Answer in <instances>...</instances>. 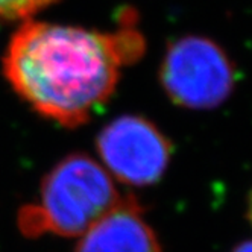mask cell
I'll use <instances>...</instances> for the list:
<instances>
[{"label": "cell", "mask_w": 252, "mask_h": 252, "mask_svg": "<svg viewBox=\"0 0 252 252\" xmlns=\"http://www.w3.org/2000/svg\"><path fill=\"white\" fill-rule=\"evenodd\" d=\"M145 50L131 9L114 32L28 20L9 40L3 73L35 113L78 128L110 100L122 67L135 64Z\"/></svg>", "instance_id": "6da1fadb"}, {"label": "cell", "mask_w": 252, "mask_h": 252, "mask_svg": "<svg viewBox=\"0 0 252 252\" xmlns=\"http://www.w3.org/2000/svg\"><path fill=\"white\" fill-rule=\"evenodd\" d=\"M113 176L82 152L64 157L41 181L37 202L19 211V229L35 239L81 237L122 199Z\"/></svg>", "instance_id": "7a4b0ae2"}, {"label": "cell", "mask_w": 252, "mask_h": 252, "mask_svg": "<svg viewBox=\"0 0 252 252\" xmlns=\"http://www.w3.org/2000/svg\"><path fill=\"white\" fill-rule=\"evenodd\" d=\"M236 81V67L228 53L201 35L173 40L159 65V82L167 97L189 110L219 106L231 96Z\"/></svg>", "instance_id": "3957f363"}, {"label": "cell", "mask_w": 252, "mask_h": 252, "mask_svg": "<svg viewBox=\"0 0 252 252\" xmlns=\"http://www.w3.org/2000/svg\"><path fill=\"white\" fill-rule=\"evenodd\" d=\"M105 170L131 187H148L166 173L172 143L158 126L143 116L125 114L105 125L96 138Z\"/></svg>", "instance_id": "277c9868"}, {"label": "cell", "mask_w": 252, "mask_h": 252, "mask_svg": "<svg viewBox=\"0 0 252 252\" xmlns=\"http://www.w3.org/2000/svg\"><path fill=\"white\" fill-rule=\"evenodd\" d=\"M75 252H164L135 196L119 204L81 236Z\"/></svg>", "instance_id": "5b68a950"}, {"label": "cell", "mask_w": 252, "mask_h": 252, "mask_svg": "<svg viewBox=\"0 0 252 252\" xmlns=\"http://www.w3.org/2000/svg\"><path fill=\"white\" fill-rule=\"evenodd\" d=\"M60 0H0V20L14 22L38 14Z\"/></svg>", "instance_id": "8992f818"}, {"label": "cell", "mask_w": 252, "mask_h": 252, "mask_svg": "<svg viewBox=\"0 0 252 252\" xmlns=\"http://www.w3.org/2000/svg\"><path fill=\"white\" fill-rule=\"evenodd\" d=\"M231 252H252V240H248V242L237 245Z\"/></svg>", "instance_id": "52a82bcc"}, {"label": "cell", "mask_w": 252, "mask_h": 252, "mask_svg": "<svg viewBox=\"0 0 252 252\" xmlns=\"http://www.w3.org/2000/svg\"><path fill=\"white\" fill-rule=\"evenodd\" d=\"M248 218H249V222L252 225V190L249 193V199H248Z\"/></svg>", "instance_id": "ba28073f"}]
</instances>
